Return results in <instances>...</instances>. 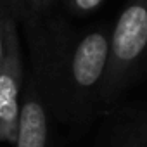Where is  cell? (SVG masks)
I'll list each match as a JSON object with an SVG mask.
<instances>
[{
	"label": "cell",
	"instance_id": "cell-1",
	"mask_svg": "<svg viewBox=\"0 0 147 147\" xmlns=\"http://www.w3.org/2000/svg\"><path fill=\"white\" fill-rule=\"evenodd\" d=\"M147 71V0H126L109 33V64L100 104L113 109Z\"/></svg>",
	"mask_w": 147,
	"mask_h": 147
},
{
	"label": "cell",
	"instance_id": "cell-2",
	"mask_svg": "<svg viewBox=\"0 0 147 147\" xmlns=\"http://www.w3.org/2000/svg\"><path fill=\"white\" fill-rule=\"evenodd\" d=\"M109 64V31L95 28L75 40L66 59V85L76 113L100 104ZM102 106V104H100Z\"/></svg>",
	"mask_w": 147,
	"mask_h": 147
},
{
	"label": "cell",
	"instance_id": "cell-3",
	"mask_svg": "<svg viewBox=\"0 0 147 147\" xmlns=\"http://www.w3.org/2000/svg\"><path fill=\"white\" fill-rule=\"evenodd\" d=\"M5 54L0 62V142H16L19 119V88L23 82V62L14 23H5Z\"/></svg>",
	"mask_w": 147,
	"mask_h": 147
},
{
	"label": "cell",
	"instance_id": "cell-4",
	"mask_svg": "<svg viewBox=\"0 0 147 147\" xmlns=\"http://www.w3.org/2000/svg\"><path fill=\"white\" fill-rule=\"evenodd\" d=\"M111 111L100 147H147V99L118 104Z\"/></svg>",
	"mask_w": 147,
	"mask_h": 147
},
{
	"label": "cell",
	"instance_id": "cell-5",
	"mask_svg": "<svg viewBox=\"0 0 147 147\" xmlns=\"http://www.w3.org/2000/svg\"><path fill=\"white\" fill-rule=\"evenodd\" d=\"M49 119L36 92H31L19 107L16 147H47Z\"/></svg>",
	"mask_w": 147,
	"mask_h": 147
},
{
	"label": "cell",
	"instance_id": "cell-6",
	"mask_svg": "<svg viewBox=\"0 0 147 147\" xmlns=\"http://www.w3.org/2000/svg\"><path fill=\"white\" fill-rule=\"evenodd\" d=\"M102 4L104 0H66V5L69 7V11L78 16H87L95 9H99Z\"/></svg>",
	"mask_w": 147,
	"mask_h": 147
},
{
	"label": "cell",
	"instance_id": "cell-7",
	"mask_svg": "<svg viewBox=\"0 0 147 147\" xmlns=\"http://www.w3.org/2000/svg\"><path fill=\"white\" fill-rule=\"evenodd\" d=\"M54 0H31V4L35 9H45L47 5H50Z\"/></svg>",
	"mask_w": 147,
	"mask_h": 147
},
{
	"label": "cell",
	"instance_id": "cell-8",
	"mask_svg": "<svg viewBox=\"0 0 147 147\" xmlns=\"http://www.w3.org/2000/svg\"><path fill=\"white\" fill-rule=\"evenodd\" d=\"M4 54H5V40H4V30L0 28V62L4 59Z\"/></svg>",
	"mask_w": 147,
	"mask_h": 147
}]
</instances>
